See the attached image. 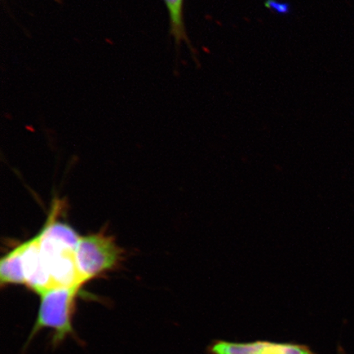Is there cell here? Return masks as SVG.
<instances>
[{
	"label": "cell",
	"instance_id": "cell-1",
	"mask_svg": "<svg viewBox=\"0 0 354 354\" xmlns=\"http://www.w3.org/2000/svg\"><path fill=\"white\" fill-rule=\"evenodd\" d=\"M59 203L52 206L50 215L37 234L39 254L53 287H81L76 263V249L81 236L68 223L57 220Z\"/></svg>",
	"mask_w": 354,
	"mask_h": 354
},
{
	"label": "cell",
	"instance_id": "cell-2",
	"mask_svg": "<svg viewBox=\"0 0 354 354\" xmlns=\"http://www.w3.org/2000/svg\"><path fill=\"white\" fill-rule=\"evenodd\" d=\"M80 287H53L39 294L41 301L37 320L28 343L44 329L53 330L52 343L59 344L74 335L73 317Z\"/></svg>",
	"mask_w": 354,
	"mask_h": 354
},
{
	"label": "cell",
	"instance_id": "cell-3",
	"mask_svg": "<svg viewBox=\"0 0 354 354\" xmlns=\"http://www.w3.org/2000/svg\"><path fill=\"white\" fill-rule=\"evenodd\" d=\"M122 250L112 236L104 233L81 236L76 249V263L84 285L116 268Z\"/></svg>",
	"mask_w": 354,
	"mask_h": 354
},
{
	"label": "cell",
	"instance_id": "cell-4",
	"mask_svg": "<svg viewBox=\"0 0 354 354\" xmlns=\"http://www.w3.org/2000/svg\"><path fill=\"white\" fill-rule=\"evenodd\" d=\"M20 252L22 272L28 289L39 295L53 288L51 278L43 263L37 236L17 245Z\"/></svg>",
	"mask_w": 354,
	"mask_h": 354
},
{
	"label": "cell",
	"instance_id": "cell-5",
	"mask_svg": "<svg viewBox=\"0 0 354 354\" xmlns=\"http://www.w3.org/2000/svg\"><path fill=\"white\" fill-rule=\"evenodd\" d=\"M210 354H315L308 347L292 343L254 342L234 343L218 340L212 343Z\"/></svg>",
	"mask_w": 354,
	"mask_h": 354
},
{
	"label": "cell",
	"instance_id": "cell-6",
	"mask_svg": "<svg viewBox=\"0 0 354 354\" xmlns=\"http://www.w3.org/2000/svg\"><path fill=\"white\" fill-rule=\"evenodd\" d=\"M166 4L170 21V35L174 39L176 48L183 42L187 44L194 60H197V52L194 50L185 28L184 19L185 0H163ZM198 61V60H197Z\"/></svg>",
	"mask_w": 354,
	"mask_h": 354
},
{
	"label": "cell",
	"instance_id": "cell-7",
	"mask_svg": "<svg viewBox=\"0 0 354 354\" xmlns=\"http://www.w3.org/2000/svg\"><path fill=\"white\" fill-rule=\"evenodd\" d=\"M0 283L2 287L10 285H24L20 252L16 246L0 260Z\"/></svg>",
	"mask_w": 354,
	"mask_h": 354
},
{
	"label": "cell",
	"instance_id": "cell-8",
	"mask_svg": "<svg viewBox=\"0 0 354 354\" xmlns=\"http://www.w3.org/2000/svg\"><path fill=\"white\" fill-rule=\"evenodd\" d=\"M265 6L277 15H287L291 10L290 4L284 2L278 1V0H267L265 2Z\"/></svg>",
	"mask_w": 354,
	"mask_h": 354
}]
</instances>
